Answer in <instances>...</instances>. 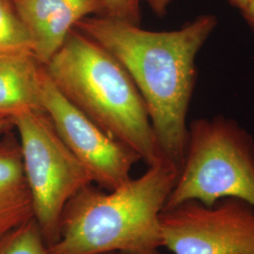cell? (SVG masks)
<instances>
[{
  "mask_svg": "<svg viewBox=\"0 0 254 254\" xmlns=\"http://www.w3.org/2000/svg\"><path fill=\"white\" fill-rule=\"evenodd\" d=\"M228 2L236 7L238 9H240V11L244 10V9L254 1V0H227Z\"/></svg>",
  "mask_w": 254,
  "mask_h": 254,
  "instance_id": "cell-15",
  "label": "cell"
},
{
  "mask_svg": "<svg viewBox=\"0 0 254 254\" xmlns=\"http://www.w3.org/2000/svg\"><path fill=\"white\" fill-rule=\"evenodd\" d=\"M10 127H13L11 119L0 117V134L3 132H7V130Z\"/></svg>",
  "mask_w": 254,
  "mask_h": 254,
  "instance_id": "cell-16",
  "label": "cell"
},
{
  "mask_svg": "<svg viewBox=\"0 0 254 254\" xmlns=\"http://www.w3.org/2000/svg\"><path fill=\"white\" fill-rule=\"evenodd\" d=\"M41 100L58 134L90 172L94 184L112 190L131 178L133 167L141 160L139 155L108 135L66 99L49 78L45 66Z\"/></svg>",
  "mask_w": 254,
  "mask_h": 254,
  "instance_id": "cell-7",
  "label": "cell"
},
{
  "mask_svg": "<svg viewBox=\"0 0 254 254\" xmlns=\"http://www.w3.org/2000/svg\"><path fill=\"white\" fill-rule=\"evenodd\" d=\"M44 66L64 97L108 135L148 166L163 159L144 101L126 68L104 46L74 27Z\"/></svg>",
  "mask_w": 254,
  "mask_h": 254,
  "instance_id": "cell-3",
  "label": "cell"
},
{
  "mask_svg": "<svg viewBox=\"0 0 254 254\" xmlns=\"http://www.w3.org/2000/svg\"><path fill=\"white\" fill-rule=\"evenodd\" d=\"M230 197L254 206V137L232 119H197L189 127L184 163L164 209L188 200L212 206Z\"/></svg>",
  "mask_w": 254,
  "mask_h": 254,
  "instance_id": "cell-4",
  "label": "cell"
},
{
  "mask_svg": "<svg viewBox=\"0 0 254 254\" xmlns=\"http://www.w3.org/2000/svg\"><path fill=\"white\" fill-rule=\"evenodd\" d=\"M179 170L166 160L112 190L90 185L65 206L50 254H159L160 215Z\"/></svg>",
  "mask_w": 254,
  "mask_h": 254,
  "instance_id": "cell-2",
  "label": "cell"
},
{
  "mask_svg": "<svg viewBox=\"0 0 254 254\" xmlns=\"http://www.w3.org/2000/svg\"><path fill=\"white\" fill-rule=\"evenodd\" d=\"M163 247L173 254H254V206L223 198L207 206L188 200L160 215Z\"/></svg>",
  "mask_w": 254,
  "mask_h": 254,
  "instance_id": "cell-6",
  "label": "cell"
},
{
  "mask_svg": "<svg viewBox=\"0 0 254 254\" xmlns=\"http://www.w3.org/2000/svg\"><path fill=\"white\" fill-rule=\"evenodd\" d=\"M31 49L32 39L10 0H0V52Z\"/></svg>",
  "mask_w": 254,
  "mask_h": 254,
  "instance_id": "cell-11",
  "label": "cell"
},
{
  "mask_svg": "<svg viewBox=\"0 0 254 254\" xmlns=\"http://www.w3.org/2000/svg\"><path fill=\"white\" fill-rule=\"evenodd\" d=\"M32 39L33 52L46 65L82 19L105 14L104 0H10Z\"/></svg>",
  "mask_w": 254,
  "mask_h": 254,
  "instance_id": "cell-8",
  "label": "cell"
},
{
  "mask_svg": "<svg viewBox=\"0 0 254 254\" xmlns=\"http://www.w3.org/2000/svg\"><path fill=\"white\" fill-rule=\"evenodd\" d=\"M44 65L31 49L0 52V117L42 111Z\"/></svg>",
  "mask_w": 254,
  "mask_h": 254,
  "instance_id": "cell-9",
  "label": "cell"
},
{
  "mask_svg": "<svg viewBox=\"0 0 254 254\" xmlns=\"http://www.w3.org/2000/svg\"><path fill=\"white\" fill-rule=\"evenodd\" d=\"M33 218L20 143L6 135L0 139V239Z\"/></svg>",
  "mask_w": 254,
  "mask_h": 254,
  "instance_id": "cell-10",
  "label": "cell"
},
{
  "mask_svg": "<svg viewBox=\"0 0 254 254\" xmlns=\"http://www.w3.org/2000/svg\"><path fill=\"white\" fill-rule=\"evenodd\" d=\"M105 16L140 26L141 5L147 4L158 16H164L173 0H104Z\"/></svg>",
  "mask_w": 254,
  "mask_h": 254,
  "instance_id": "cell-13",
  "label": "cell"
},
{
  "mask_svg": "<svg viewBox=\"0 0 254 254\" xmlns=\"http://www.w3.org/2000/svg\"><path fill=\"white\" fill-rule=\"evenodd\" d=\"M12 124L18 132L34 219L49 247L59 239L67 202L94 184L93 179L64 143L44 110L18 115L12 119Z\"/></svg>",
  "mask_w": 254,
  "mask_h": 254,
  "instance_id": "cell-5",
  "label": "cell"
},
{
  "mask_svg": "<svg viewBox=\"0 0 254 254\" xmlns=\"http://www.w3.org/2000/svg\"><path fill=\"white\" fill-rule=\"evenodd\" d=\"M218 19L203 14L179 29L152 31L105 15L82 19L75 28L113 55L135 83L149 113L162 156L180 172L196 86V59Z\"/></svg>",
  "mask_w": 254,
  "mask_h": 254,
  "instance_id": "cell-1",
  "label": "cell"
},
{
  "mask_svg": "<svg viewBox=\"0 0 254 254\" xmlns=\"http://www.w3.org/2000/svg\"><path fill=\"white\" fill-rule=\"evenodd\" d=\"M0 254H50L35 219L0 239Z\"/></svg>",
  "mask_w": 254,
  "mask_h": 254,
  "instance_id": "cell-12",
  "label": "cell"
},
{
  "mask_svg": "<svg viewBox=\"0 0 254 254\" xmlns=\"http://www.w3.org/2000/svg\"><path fill=\"white\" fill-rule=\"evenodd\" d=\"M241 12L247 21V23L254 30V0Z\"/></svg>",
  "mask_w": 254,
  "mask_h": 254,
  "instance_id": "cell-14",
  "label": "cell"
},
{
  "mask_svg": "<svg viewBox=\"0 0 254 254\" xmlns=\"http://www.w3.org/2000/svg\"></svg>",
  "mask_w": 254,
  "mask_h": 254,
  "instance_id": "cell-17",
  "label": "cell"
}]
</instances>
